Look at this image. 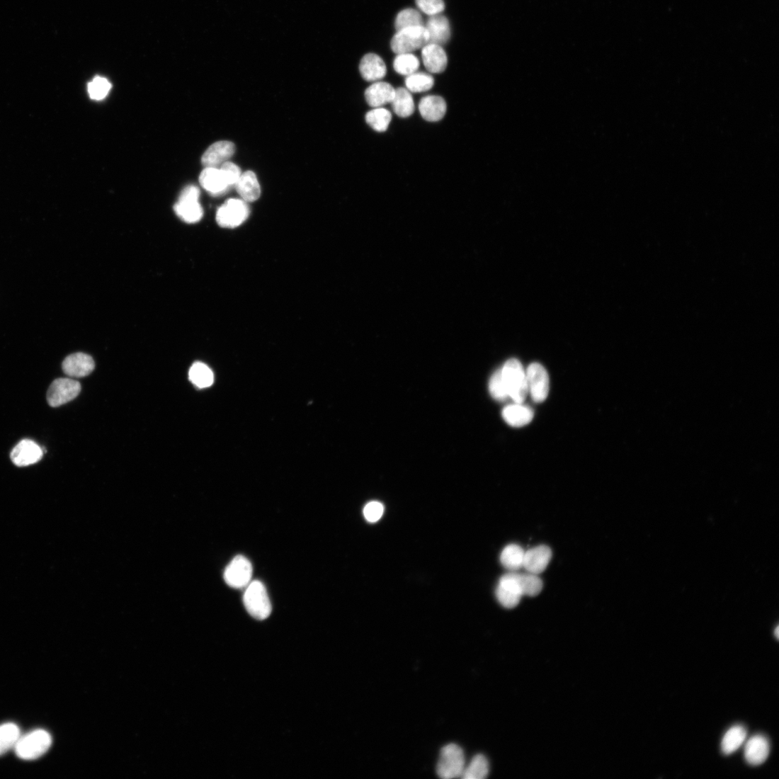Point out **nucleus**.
<instances>
[{
  "label": "nucleus",
  "mask_w": 779,
  "mask_h": 779,
  "mask_svg": "<svg viewBox=\"0 0 779 779\" xmlns=\"http://www.w3.org/2000/svg\"><path fill=\"white\" fill-rule=\"evenodd\" d=\"M249 215L250 209L246 202L230 199L218 209L216 220L222 227L235 228L243 224Z\"/></svg>",
  "instance_id": "obj_7"
},
{
  "label": "nucleus",
  "mask_w": 779,
  "mask_h": 779,
  "mask_svg": "<svg viewBox=\"0 0 779 779\" xmlns=\"http://www.w3.org/2000/svg\"><path fill=\"white\" fill-rule=\"evenodd\" d=\"M778 635H778V627H777L776 630H775V637H776L777 639H778Z\"/></svg>",
  "instance_id": "obj_41"
},
{
  "label": "nucleus",
  "mask_w": 779,
  "mask_h": 779,
  "mask_svg": "<svg viewBox=\"0 0 779 779\" xmlns=\"http://www.w3.org/2000/svg\"><path fill=\"white\" fill-rule=\"evenodd\" d=\"M422 61L426 69L433 74L443 72L448 65V57L442 46L428 43L422 48Z\"/></svg>",
  "instance_id": "obj_16"
},
{
  "label": "nucleus",
  "mask_w": 779,
  "mask_h": 779,
  "mask_svg": "<svg viewBox=\"0 0 779 779\" xmlns=\"http://www.w3.org/2000/svg\"><path fill=\"white\" fill-rule=\"evenodd\" d=\"M526 377L532 399L535 403L543 402L550 392V377L547 370L539 363H533L527 370Z\"/></svg>",
  "instance_id": "obj_10"
},
{
  "label": "nucleus",
  "mask_w": 779,
  "mask_h": 779,
  "mask_svg": "<svg viewBox=\"0 0 779 779\" xmlns=\"http://www.w3.org/2000/svg\"><path fill=\"white\" fill-rule=\"evenodd\" d=\"M416 4L421 11L430 16L440 15L445 8L443 0H416Z\"/></svg>",
  "instance_id": "obj_38"
},
{
  "label": "nucleus",
  "mask_w": 779,
  "mask_h": 779,
  "mask_svg": "<svg viewBox=\"0 0 779 779\" xmlns=\"http://www.w3.org/2000/svg\"><path fill=\"white\" fill-rule=\"evenodd\" d=\"M747 730L743 726L737 725L730 728L723 737L722 751L725 755H730L737 751L746 741Z\"/></svg>",
  "instance_id": "obj_25"
},
{
  "label": "nucleus",
  "mask_w": 779,
  "mask_h": 779,
  "mask_svg": "<svg viewBox=\"0 0 779 779\" xmlns=\"http://www.w3.org/2000/svg\"><path fill=\"white\" fill-rule=\"evenodd\" d=\"M513 573L523 596L534 597L542 591V581L537 574Z\"/></svg>",
  "instance_id": "obj_32"
},
{
  "label": "nucleus",
  "mask_w": 779,
  "mask_h": 779,
  "mask_svg": "<svg viewBox=\"0 0 779 779\" xmlns=\"http://www.w3.org/2000/svg\"><path fill=\"white\" fill-rule=\"evenodd\" d=\"M244 603L249 613L257 620H264L271 613L269 597L263 584L260 581L250 582L244 593Z\"/></svg>",
  "instance_id": "obj_3"
},
{
  "label": "nucleus",
  "mask_w": 779,
  "mask_h": 779,
  "mask_svg": "<svg viewBox=\"0 0 779 779\" xmlns=\"http://www.w3.org/2000/svg\"><path fill=\"white\" fill-rule=\"evenodd\" d=\"M368 125L378 132H385L392 120V114L384 108H375L365 115Z\"/></svg>",
  "instance_id": "obj_31"
},
{
  "label": "nucleus",
  "mask_w": 779,
  "mask_h": 779,
  "mask_svg": "<svg viewBox=\"0 0 779 779\" xmlns=\"http://www.w3.org/2000/svg\"><path fill=\"white\" fill-rule=\"evenodd\" d=\"M428 34V43L444 45L450 38V25L448 19L440 15L431 16L425 26Z\"/></svg>",
  "instance_id": "obj_18"
},
{
  "label": "nucleus",
  "mask_w": 779,
  "mask_h": 779,
  "mask_svg": "<svg viewBox=\"0 0 779 779\" xmlns=\"http://www.w3.org/2000/svg\"><path fill=\"white\" fill-rule=\"evenodd\" d=\"M500 370L509 398L516 404H523L528 394V387L526 373L522 364L516 359H511Z\"/></svg>",
  "instance_id": "obj_1"
},
{
  "label": "nucleus",
  "mask_w": 779,
  "mask_h": 779,
  "mask_svg": "<svg viewBox=\"0 0 779 779\" xmlns=\"http://www.w3.org/2000/svg\"><path fill=\"white\" fill-rule=\"evenodd\" d=\"M190 381L199 388L211 386L214 382V374L211 369L203 363H195L188 373Z\"/></svg>",
  "instance_id": "obj_28"
},
{
  "label": "nucleus",
  "mask_w": 779,
  "mask_h": 779,
  "mask_svg": "<svg viewBox=\"0 0 779 779\" xmlns=\"http://www.w3.org/2000/svg\"><path fill=\"white\" fill-rule=\"evenodd\" d=\"M423 25V19L419 12L414 9L409 8L401 11L395 21L397 30L406 28Z\"/></svg>",
  "instance_id": "obj_35"
},
{
  "label": "nucleus",
  "mask_w": 779,
  "mask_h": 779,
  "mask_svg": "<svg viewBox=\"0 0 779 779\" xmlns=\"http://www.w3.org/2000/svg\"><path fill=\"white\" fill-rule=\"evenodd\" d=\"M81 392L79 382L69 378L55 380L50 385L47 401L52 407H59L74 400Z\"/></svg>",
  "instance_id": "obj_9"
},
{
  "label": "nucleus",
  "mask_w": 779,
  "mask_h": 779,
  "mask_svg": "<svg viewBox=\"0 0 779 779\" xmlns=\"http://www.w3.org/2000/svg\"><path fill=\"white\" fill-rule=\"evenodd\" d=\"M489 773V764L487 758L483 755H477L464 768L460 778L463 779H483L487 778Z\"/></svg>",
  "instance_id": "obj_33"
},
{
  "label": "nucleus",
  "mask_w": 779,
  "mask_h": 779,
  "mask_svg": "<svg viewBox=\"0 0 779 779\" xmlns=\"http://www.w3.org/2000/svg\"><path fill=\"white\" fill-rule=\"evenodd\" d=\"M360 72L368 82H377L386 75L387 68L382 59L375 54H368L361 60Z\"/></svg>",
  "instance_id": "obj_22"
},
{
  "label": "nucleus",
  "mask_w": 779,
  "mask_h": 779,
  "mask_svg": "<svg viewBox=\"0 0 779 779\" xmlns=\"http://www.w3.org/2000/svg\"><path fill=\"white\" fill-rule=\"evenodd\" d=\"M552 552L547 545H539L525 552L523 567L528 572L539 574L547 568Z\"/></svg>",
  "instance_id": "obj_15"
},
{
  "label": "nucleus",
  "mask_w": 779,
  "mask_h": 779,
  "mask_svg": "<svg viewBox=\"0 0 779 779\" xmlns=\"http://www.w3.org/2000/svg\"><path fill=\"white\" fill-rule=\"evenodd\" d=\"M496 596L499 603L506 608H514L520 603L523 596L513 572L501 577Z\"/></svg>",
  "instance_id": "obj_11"
},
{
  "label": "nucleus",
  "mask_w": 779,
  "mask_h": 779,
  "mask_svg": "<svg viewBox=\"0 0 779 779\" xmlns=\"http://www.w3.org/2000/svg\"><path fill=\"white\" fill-rule=\"evenodd\" d=\"M489 388L490 394L496 401L504 402L509 398L502 380L501 370L496 371L491 376Z\"/></svg>",
  "instance_id": "obj_37"
},
{
  "label": "nucleus",
  "mask_w": 779,
  "mask_h": 779,
  "mask_svg": "<svg viewBox=\"0 0 779 779\" xmlns=\"http://www.w3.org/2000/svg\"><path fill=\"white\" fill-rule=\"evenodd\" d=\"M200 197V191L197 186L185 188L174 206L176 215L187 223L198 222L203 216V210L199 203Z\"/></svg>",
  "instance_id": "obj_6"
},
{
  "label": "nucleus",
  "mask_w": 779,
  "mask_h": 779,
  "mask_svg": "<svg viewBox=\"0 0 779 779\" xmlns=\"http://www.w3.org/2000/svg\"><path fill=\"white\" fill-rule=\"evenodd\" d=\"M770 753V744L766 737L763 735L752 737L746 744L745 748V758L746 761L752 766H759L763 763L768 758Z\"/></svg>",
  "instance_id": "obj_19"
},
{
  "label": "nucleus",
  "mask_w": 779,
  "mask_h": 779,
  "mask_svg": "<svg viewBox=\"0 0 779 779\" xmlns=\"http://www.w3.org/2000/svg\"><path fill=\"white\" fill-rule=\"evenodd\" d=\"M395 93L396 89L391 84L377 81L365 91V96L368 104L375 108L392 103Z\"/></svg>",
  "instance_id": "obj_20"
},
{
  "label": "nucleus",
  "mask_w": 779,
  "mask_h": 779,
  "mask_svg": "<svg viewBox=\"0 0 779 779\" xmlns=\"http://www.w3.org/2000/svg\"><path fill=\"white\" fill-rule=\"evenodd\" d=\"M235 152L236 146L231 142H215L203 155V165L205 168L219 169L232 158Z\"/></svg>",
  "instance_id": "obj_12"
},
{
  "label": "nucleus",
  "mask_w": 779,
  "mask_h": 779,
  "mask_svg": "<svg viewBox=\"0 0 779 779\" xmlns=\"http://www.w3.org/2000/svg\"><path fill=\"white\" fill-rule=\"evenodd\" d=\"M465 767L462 749L456 744L445 746L437 765L438 775L444 779L460 778Z\"/></svg>",
  "instance_id": "obj_5"
},
{
  "label": "nucleus",
  "mask_w": 779,
  "mask_h": 779,
  "mask_svg": "<svg viewBox=\"0 0 779 779\" xmlns=\"http://www.w3.org/2000/svg\"><path fill=\"white\" fill-rule=\"evenodd\" d=\"M419 65V59L411 53L398 55L394 62L395 71L405 76L416 72Z\"/></svg>",
  "instance_id": "obj_34"
},
{
  "label": "nucleus",
  "mask_w": 779,
  "mask_h": 779,
  "mask_svg": "<svg viewBox=\"0 0 779 779\" xmlns=\"http://www.w3.org/2000/svg\"><path fill=\"white\" fill-rule=\"evenodd\" d=\"M253 567L250 561L244 556L234 558L227 565L224 572V579L228 586L232 588H246L251 581Z\"/></svg>",
  "instance_id": "obj_8"
},
{
  "label": "nucleus",
  "mask_w": 779,
  "mask_h": 779,
  "mask_svg": "<svg viewBox=\"0 0 779 779\" xmlns=\"http://www.w3.org/2000/svg\"><path fill=\"white\" fill-rule=\"evenodd\" d=\"M220 169L224 174L230 187L236 185L242 174L240 168L231 162L224 163Z\"/></svg>",
  "instance_id": "obj_40"
},
{
  "label": "nucleus",
  "mask_w": 779,
  "mask_h": 779,
  "mask_svg": "<svg viewBox=\"0 0 779 779\" xmlns=\"http://www.w3.org/2000/svg\"><path fill=\"white\" fill-rule=\"evenodd\" d=\"M392 104L394 113L402 118H407L414 113L415 110L414 101L411 92L404 88L396 90L395 96Z\"/></svg>",
  "instance_id": "obj_27"
},
{
  "label": "nucleus",
  "mask_w": 779,
  "mask_h": 779,
  "mask_svg": "<svg viewBox=\"0 0 779 779\" xmlns=\"http://www.w3.org/2000/svg\"><path fill=\"white\" fill-rule=\"evenodd\" d=\"M434 78L430 74L415 72L407 76L405 81L406 89L411 93H419L428 91L434 86Z\"/></svg>",
  "instance_id": "obj_30"
},
{
  "label": "nucleus",
  "mask_w": 779,
  "mask_h": 779,
  "mask_svg": "<svg viewBox=\"0 0 779 779\" xmlns=\"http://www.w3.org/2000/svg\"><path fill=\"white\" fill-rule=\"evenodd\" d=\"M20 737V729L16 724L7 723L0 726V756L14 749Z\"/></svg>",
  "instance_id": "obj_29"
},
{
  "label": "nucleus",
  "mask_w": 779,
  "mask_h": 779,
  "mask_svg": "<svg viewBox=\"0 0 779 779\" xmlns=\"http://www.w3.org/2000/svg\"><path fill=\"white\" fill-rule=\"evenodd\" d=\"M111 85L104 77L96 76L89 84L88 91L91 99L101 101L108 94Z\"/></svg>",
  "instance_id": "obj_36"
},
{
  "label": "nucleus",
  "mask_w": 779,
  "mask_h": 779,
  "mask_svg": "<svg viewBox=\"0 0 779 779\" xmlns=\"http://www.w3.org/2000/svg\"><path fill=\"white\" fill-rule=\"evenodd\" d=\"M525 551L517 544L506 547L500 556L502 566L510 571H518L523 567Z\"/></svg>",
  "instance_id": "obj_26"
},
{
  "label": "nucleus",
  "mask_w": 779,
  "mask_h": 779,
  "mask_svg": "<svg viewBox=\"0 0 779 779\" xmlns=\"http://www.w3.org/2000/svg\"><path fill=\"white\" fill-rule=\"evenodd\" d=\"M428 43V34L423 25L414 26L398 30L393 37L391 46L397 55L411 53L422 49Z\"/></svg>",
  "instance_id": "obj_4"
},
{
  "label": "nucleus",
  "mask_w": 779,
  "mask_h": 779,
  "mask_svg": "<svg viewBox=\"0 0 779 779\" xmlns=\"http://www.w3.org/2000/svg\"><path fill=\"white\" fill-rule=\"evenodd\" d=\"M383 513L384 506L382 504L376 501L367 504L363 511L365 518L372 523L377 522L382 518Z\"/></svg>",
  "instance_id": "obj_39"
},
{
  "label": "nucleus",
  "mask_w": 779,
  "mask_h": 779,
  "mask_svg": "<svg viewBox=\"0 0 779 779\" xmlns=\"http://www.w3.org/2000/svg\"><path fill=\"white\" fill-rule=\"evenodd\" d=\"M504 421L514 427H521L530 423L534 413L531 408L522 404L506 406L502 411Z\"/></svg>",
  "instance_id": "obj_24"
},
{
  "label": "nucleus",
  "mask_w": 779,
  "mask_h": 779,
  "mask_svg": "<svg viewBox=\"0 0 779 779\" xmlns=\"http://www.w3.org/2000/svg\"><path fill=\"white\" fill-rule=\"evenodd\" d=\"M202 186L213 196H219L230 188L220 169L205 168L200 176Z\"/></svg>",
  "instance_id": "obj_21"
},
{
  "label": "nucleus",
  "mask_w": 779,
  "mask_h": 779,
  "mask_svg": "<svg viewBox=\"0 0 779 779\" xmlns=\"http://www.w3.org/2000/svg\"><path fill=\"white\" fill-rule=\"evenodd\" d=\"M235 186L237 192L246 203L255 202L261 196L259 183L252 171L242 174Z\"/></svg>",
  "instance_id": "obj_23"
},
{
  "label": "nucleus",
  "mask_w": 779,
  "mask_h": 779,
  "mask_svg": "<svg viewBox=\"0 0 779 779\" xmlns=\"http://www.w3.org/2000/svg\"><path fill=\"white\" fill-rule=\"evenodd\" d=\"M419 110L424 120L436 123L444 118L447 111V104L444 98L440 96H427L421 99Z\"/></svg>",
  "instance_id": "obj_17"
},
{
  "label": "nucleus",
  "mask_w": 779,
  "mask_h": 779,
  "mask_svg": "<svg viewBox=\"0 0 779 779\" xmlns=\"http://www.w3.org/2000/svg\"><path fill=\"white\" fill-rule=\"evenodd\" d=\"M44 452L34 441L23 440L12 450L11 458L16 465L25 467L40 461Z\"/></svg>",
  "instance_id": "obj_13"
},
{
  "label": "nucleus",
  "mask_w": 779,
  "mask_h": 779,
  "mask_svg": "<svg viewBox=\"0 0 779 779\" xmlns=\"http://www.w3.org/2000/svg\"><path fill=\"white\" fill-rule=\"evenodd\" d=\"M52 744V738L50 733L43 729H38L21 737L14 749L18 758L33 761L45 755Z\"/></svg>",
  "instance_id": "obj_2"
},
{
  "label": "nucleus",
  "mask_w": 779,
  "mask_h": 779,
  "mask_svg": "<svg viewBox=\"0 0 779 779\" xmlns=\"http://www.w3.org/2000/svg\"><path fill=\"white\" fill-rule=\"evenodd\" d=\"M64 373L72 377H84L95 369V362L89 355L75 353L68 356L62 363Z\"/></svg>",
  "instance_id": "obj_14"
}]
</instances>
